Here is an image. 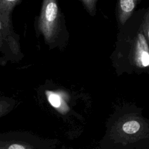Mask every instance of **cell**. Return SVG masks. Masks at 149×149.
I'll return each instance as SVG.
<instances>
[{
	"mask_svg": "<svg viewBox=\"0 0 149 149\" xmlns=\"http://www.w3.org/2000/svg\"><path fill=\"white\" fill-rule=\"evenodd\" d=\"M142 24L144 32L149 45V6L146 9L143 17Z\"/></svg>",
	"mask_w": 149,
	"mask_h": 149,
	"instance_id": "9",
	"label": "cell"
},
{
	"mask_svg": "<svg viewBox=\"0 0 149 149\" xmlns=\"http://www.w3.org/2000/svg\"><path fill=\"white\" fill-rule=\"evenodd\" d=\"M22 133L0 134V148L26 149L42 148L41 140L34 136Z\"/></svg>",
	"mask_w": 149,
	"mask_h": 149,
	"instance_id": "4",
	"label": "cell"
},
{
	"mask_svg": "<svg viewBox=\"0 0 149 149\" xmlns=\"http://www.w3.org/2000/svg\"><path fill=\"white\" fill-rule=\"evenodd\" d=\"M23 0H0V17L9 33L12 31L11 15L15 6Z\"/></svg>",
	"mask_w": 149,
	"mask_h": 149,
	"instance_id": "6",
	"label": "cell"
},
{
	"mask_svg": "<svg viewBox=\"0 0 149 149\" xmlns=\"http://www.w3.org/2000/svg\"><path fill=\"white\" fill-rule=\"evenodd\" d=\"M83 5L86 11L92 16H94L97 11V4L98 0H79Z\"/></svg>",
	"mask_w": 149,
	"mask_h": 149,
	"instance_id": "7",
	"label": "cell"
},
{
	"mask_svg": "<svg viewBox=\"0 0 149 149\" xmlns=\"http://www.w3.org/2000/svg\"><path fill=\"white\" fill-rule=\"evenodd\" d=\"M47 97L49 102L52 107L55 108H58L61 107L62 100L58 94L49 91V93H47Z\"/></svg>",
	"mask_w": 149,
	"mask_h": 149,
	"instance_id": "8",
	"label": "cell"
},
{
	"mask_svg": "<svg viewBox=\"0 0 149 149\" xmlns=\"http://www.w3.org/2000/svg\"><path fill=\"white\" fill-rule=\"evenodd\" d=\"M37 27L48 41L54 40L63 29L64 18L58 0H42Z\"/></svg>",
	"mask_w": 149,
	"mask_h": 149,
	"instance_id": "2",
	"label": "cell"
},
{
	"mask_svg": "<svg viewBox=\"0 0 149 149\" xmlns=\"http://www.w3.org/2000/svg\"><path fill=\"white\" fill-rule=\"evenodd\" d=\"M146 9L134 11L119 29L111 55L112 65L119 75L149 74V45L142 24Z\"/></svg>",
	"mask_w": 149,
	"mask_h": 149,
	"instance_id": "1",
	"label": "cell"
},
{
	"mask_svg": "<svg viewBox=\"0 0 149 149\" xmlns=\"http://www.w3.org/2000/svg\"><path fill=\"white\" fill-rule=\"evenodd\" d=\"M141 116H137L134 113H126L118 118L116 126L111 128L112 136L115 143L123 145L132 144L144 137V133L148 130H144L146 122Z\"/></svg>",
	"mask_w": 149,
	"mask_h": 149,
	"instance_id": "3",
	"label": "cell"
},
{
	"mask_svg": "<svg viewBox=\"0 0 149 149\" xmlns=\"http://www.w3.org/2000/svg\"><path fill=\"white\" fill-rule=\"evenodd\" d=\"M141 0H117L115 9L118 26L120 28L134 12Z\"/></svg>",
	"mask_w": 149,
	"mask_h": 149,
	"instance_id": "5",
	"label": "cell"
},
{
	"mask_svg": "<svg viewBox=\"0 0 149 149\" xmlns=\"http://www.w3.org/2000/svg\"><path fill=\"white\" fill-rule=\"evenodd\" d=\"M12 108L11 101H7L6 100H0V116L5 115Z\"/></svg>",
	"mask_w": 149,
	"mask_h": 149,
	"instance_id": "10",
	"label": "cell"
},
{
	"mask_svg": "<svg viewBox=\"0 0 149 149\" xmlns=\"http://www.w3.org/2000/svg\"><path fill=\"white\" fill-rule=\"evenodd\" d=\"M9 33L6 30L4 24L0 17V40L1 39V37L5 36V35H8Z\"/></svg>",
	"mask_w": 149,
	"mask_h": 149,
	"instance_id": "11",
	"label": "cell"
}]
</instances>
